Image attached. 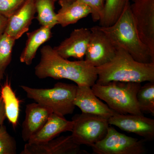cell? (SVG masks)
<instances>
[{
  "instance_id": "14",
  "label": "cell",
  "mask_w": 154,
  "mask_h": 154,
  "mask_svg": "<svg viewBox=\"0 0 154 154\" xmlns=\"http://www.w3.org/2000/svg\"><path fill=\"white\" fill-rule=\"evenodd\" d=\"M36 13L34 0H26L22 6L8 18L4 33L15 40L19 39L29 30Z\"/></svg>"
},
{
  "instance_id": "26",
  "label": "cell",
  "mask_w": 154,
  "mask_h": 154,
  "mask_svg": "<svg viewBox=\"0 0 154 154\" xmlns=\"http://www.w3.org/2000/svg\"><path fill=\"white\" fill-rule=\"evenodd\" d=\"M85 4L91 9L92 19L94 22L99 21L102 18L104 11V0H77Z\"/></svg>"
},
{
  "instance_id": "29",
  "label": "cell",
  "mask_w": 154,
  "mask_h": 154,
  "mask_svg": "<svg viewBox=\"0 0 154 154\" xmlns=\"http://www.w3.org/2000/svg\"><path fill=\"white\" fill-rule=\"evenodd\" d=\"M55 1L56 2H58L60 5L62 4H69V3L73 2L76 0H55Z\"/></svg>"
},
{
  "instance_id": "25",
  "label": "cell",
  "mask_w": 154,
  "mask_h": 154,
  "mask_svg": "<svg viewBox=\"0 0 154 154\" xmlns=\"http://www.w3.org/2000/svg\"><path fill=\"white\" fill-rule=\"evenodd\" d=\"M26 0H0V15L9 18Z\"/></svg>"
},
{
  "instance_id": "3",
  "label": "cell",
  "mask_w": 154,
  "mask_h": 154,
  "mask_svg": "<svg viewBox=\"0 0 154 154\" xmlns=\"http://www.w3.org/2000/svg\"><path fill=\"white\" fill-rule=\"evenodd\" d=\"M99 27L116 47L126 51L135 60L143 63H154V59L139 36L129 2L113 25Z\"/></svg>"
},
{
  "instance_id": "18",
  "label": "cell",
  "mask_w": 154,
  "mask_h": 154,
  "mask_svg": "<svg viewBox=\"0 0 154 154\" xmlns=\"http://www.w3.org/2000/svg\"><path fill=\"white\" fill-rule=\"evenodd\" d=\"M60 9L56 14L58 25L65 27L77 23L80 19L91 14L89 7L76 0L73 2L60 5Z\"/></svg>"
},
{
  "instance_id": "30",
  "label": "cell",
  "mask_w": 154,
  "mask_h": 154,
  "mask_svg": "<svg viewBox=\"0 0 154 154\" xmlns=\"http://www.w3.org/2000/svg\"><path fill=\"white\" fill-rule=\"evenodd\" d=\"M125 2H129V0H125Z\"/></svg>"
},
{
  "instance_id": "11",
  "label": "cell",
  "mask_w": 154,
  "mask_h": 154,
  "mask_svg": "<svg viewBox=\"0 0 154 154\" xmlns=\"http://www.w3.org/2000/svg\"><path fill=\"white\" fill-rule=\"evenodd\" d=\"M74 140L71 135L59 137L42 143H27L20 154H88Z\"/></svg>"
},
{
  "instance_id": "8",
  "label": "cell",
  "mask_w": 154,
  "mask_h": 154,
  "mask_svg": "<svg viewBox=\"0 0 154 154\" xmlns=\"http://www.w3.org/2000/svg\"><path fill=\"white\" fill-rule=\"evenodd\" d=\"M130 8L139 36L154 59V0H132Z\"/></svg>"
},
{
  "instance_id": "6",
  "label": "cell",
  "mask_w": 154,
  "mask_h": 154,
  "mask_svg": "<svg viewBox=\"0 0 154 154\" xmlns=\"http://www.w3.org/2000/svg\"><path fill=\"white\" fill-rule=\"evenodd\" d=\"M72 136L78 144L91 146L104 138L110 124L108 119L96 115L82 113L73 116Z\"/></svg>"
},
{
  "instance_id": "4",
  "label": "cell",
  "mask_w": 154,
  "mask_h": 154,
  "mask_svg": "<svg viewBox=\"0 0 154 154\" xmlns=\"http://www.w3.org/2000/svg\"><path fill=\"white\" fill-rule=\"evenodd\" d=\"M141 83L112 82L105 85L95 84L91 87L94 94L105 101L117 113L143 115L137 100V94Z\"/></svg>"
},
{
  "instance_id": "19",
  "label": "cell",
  "mask_w": 154,
  "mask_h": 154,
  "mask_svg": "<svg viewBox=\"0 0 154 154\" xmlns=\"http://www.w3.org/2000/svg\"><path fill=\"white\" fill-rule=\"evenodd\" d=\"M0 95L5 105L6 118L8 119L13 127L15 128L19 120L20 101L8 80L1 88Z\"/></svg>"
},
{
  "instance_id": "1",
  "label": "cell",
  "mask_w": 154,
  "mask_h": 154,
  "mask_svg": "<svg viewBox=\"0 0 154 154\" xmlns=\"http://www.w3.org/2000/svg\"><path fill=\"white\" fill-rule=\"evenodd\" d=\"M40 54V61L35 67V74L38 79H66L74 82L77 85L91 87L96 84L98 78L96 68L84 60H68L59 55L49 45L42 48Z\"/></svg>"
},
{
  "instance_id": "28",
  "label": "cell",
  "mask_w": 154,
  "mask_h": 154,
  "mask_svg": "<svg viewBox=\"0 0 154 154\" xmlns=\"http://www.w3.org/2000/svg\"><path fill=\"white\" fill-rule=\"evenodd\" d=\"M8 20V18L0 15V36L5 32Z\"/></svg>"
},
{
  "instance_id": "15",
  "label": "cell",
  "mask_w": 154,
  "mask_h": 154,
  "mask_svg": "<svg viewBox=\"0 0 154 154\" xmlns=\"http://www.w3.org/2000/svg\"><path fill=\"white\" fill-rule=\"evenodd\" d=\"M25 119L22 124V137L25 142L41 129L51 113V109L39 103L27 104Z\"/></svg>"
},
{
  "instance_id": "20",
  "label": "cell",
  "mask_w": 154,
  "mask_h": 154,
  "mask_svg": "<svg viewBox=\"0 0 154 154\" xmlns=\"http://www.w3.org/2000/svg\"><path fill=\"white\" fill-rule=\"evenodd\" d=\"M55 0H34L36 19L41 26L52 29L58 25L54 11Z\"/></svg>"
},
{
  "instance_id": "31",
  "label": "cell",
  "mask_w": 154,
  "mask_h": 154,
  "mask_svg": "<svg viewBox=\"0 0 154 154\" xmlns=\"http://www.w3.org/2000/svg\"><path fill=\"white\" fill-rule=\"evenodd\" d=\"M2 125H0V129H1V127H2Z\"/></svg>"
},
{
  "instance_id": "27",
  "label": "cell",
  "mask_w": 154,
  "mask_h": 154,
  "mask_svg": "<svg viewBox=\"0 0 154 154\" xmlns=\"http://www.w3.org/2000/svg\"><path fill=\"white\" fill-rule=\"evenodd\" d=\"M6 118L5 105H4L2 98L0 95V125H3Z\"/></svg>"
},
{
  "instance_id": "12",
  "label": "cell",
  "mask_w": 154,
  "mask_h": 154,
  "mask_svg": "<svg viewBox=\"0 0 154 154\" xmlns=\"http://www.w3.org/2000/svg\"><path fill=\"white\" fill-rule=\"evenodd\" d=\"M91 30L87 28L75 29L69 36L54 49L65 59L73 57L84 60L91 37Z\"/></svg>"
},
{
  "instance_id": "17",
  "label": "cell",
  "mask_w": 154,
  "mask_h": 154,
  "mask_svg": "<svg viewBox=\"0 0 154 154\" xmlns=\"http://www.w3.org/2000/svg\"><path fill=\"white\" fill-rule=\"evenodd\" d=\"M51 30L48 27L41 26L36 30L27 33L25 47L19 58L21 63L28 66L31 64L39 48L52 37Z\"/></svg>"
},
{
  "instance_id": "2",
  "label": "cell",
  "mask_w": 154,
  "mask_h": 154,
  "mask_svg": "<svg viewBox=\"0 0 154 154\" xmlns=\"http://www.w3.org/2000/svg\"><path fill=\"white\" fill-rule=\"evenodd\" d=\"M96 69L98 78L96 84L98 85L112 82H154V63L139 62L120 47L117 48L111 60Z\"/></svg>"
},
{
  "instance_id": "24",
  "label": "cell",
  "mask_w": 154,
  "mask_h": 154,
  "mask_svg": "<svg viewBox=\"0 0 154 154\" xmlns=\"http://www.w3.org/2000/svg\"><path fill=\"white\" fill-rule=\"evenodd\" d=\"M17 145L14 138L2 125L0 129V154H16Z\"/></svg>"
},
{
  "instance_id": "7",
  "label": "cell",
  "mask_w": 154,
  "mask_h": 154,
  "mask_svg": "<svg viewBox=\"0 0 154 154\" xmlns=\"http://www.w3.org/2000/svg\"><path fill=\"white\" fill-rule=\"evenodd\" d=\"M96 154H144L146 153L143 140L128 136L108 127L104 138L92 147Z\"/></svg>"
},
{
  "instance_id": "13",
  "label": "cell",
  "mask_w": 154,
  "mask_h": 154,
  "mask_svg": "<svg viewBox=\"0 0 154 154\" xmlns=\"http://www.w3.org/2000/svg\"><path fill=\"white\" fill-rule=\"evenodd\" d=\"M77 86L74 104L82 113L99 116L109 119L116 112L99 100L91 87L87 85Z\"/></svg>"
},
{
  "instance_id": "16",
  "label": "cell",
  "mask_w": 154,
  "mask_h": 154,
  "mask_svg": "<svg viewBox=\"0 0 154 154\" xmlns=\"http://www.w3.org/2000/svg\"><path fill=\"white\" fill-rule=\"evenodd\" d=\"M73 122L69 121L62 116L53 113L47 122L37 133L33 136L28 143H42L54 138L58 135L67 131L71 132Z\"/></svg>"
},
{
  "instance_id": "23",
  "label": "cell",
  "mask_w": 154,
  "mask_h": 154,
  "mask_svg": "<svg viewBox=\"0 0 154 154\" xmlns=\"http://www.w3.org/2000/svg\"><path fill=\"white\" fill-rule=\"evenodd\" d=\"M16 40L5 33L0 36V84L7 67L12 60V52Z\"/></svg>"
},
{
  "instance_id": "22",
  "label": "cell",
  "mask_w": 154,
  "mask_h": 154,
  "mask_svg": "<svg viewBox=\"0 0 154 154\" xmlns=\"http://www.w3.org/2000/svg\"><path fill=\"white\" fill-rule=\"evenodd\" d=\"M136 98L141 112L154 116V82H148L141 86Z\"/></svg>"
},
{
  "instance_id": "9",
  "label": "cell",
  "mask_w": 154,
  "mask_h": 154,
  "mask_svg": "<svg viewBox=\"0 0 154 154\" xmlns=\"http://www.w3.org/2000/svg\"><path fill=\"white\" fill-rule=\"evenodd\" d=\"M90 30L91 37L84 60L91 66L97 68L111 60L117 48L99 26H94Z\"/></svg>"
},
{
  "instance_id": "5",
  "label": "cell",
  "mask_w": 154,
  "mask_h": 154,
  "mask_svg": "<svg viewBox=\"0 0 154 154\" xmlns=\"http://www.w3.org/2000/svg\"><path fill=\"white\" fill-rule=\"evenodd\" d=\"M29 99L51 109L54 113L64 116L73 113L77 86L58 82L53 88L40 89L20 86Z\"/></svg>"
},
{
  "instance_id": "21",
  "label": "cell",
  "mask_w": 154,
  "mask_h": 154,
  "mask_svg": "<svg viewBox=\"0 0 154 154\" xmlns=\"http://www.w3.org/2000/svg\"><path fill=\"white\" fill-rule=\"evenodd\" d=\"M127 2L125 0H106L103 15L99 20L100 26L108 27L113 25L121 15Z\"/></svg>"
},
{
  "instance_id": "10",
  "label": "cell",
  "mask_w": 154,
  "mask_h": 154,
  "mask_svg": "<svg viewBox=\"0 0 154 154\" xmlns=\"http://www.w3.org/2000/svg\"><path fill=\"white\" fill-rule=\"evenodd\" d=\"M109 124L123 131L142 137L145 140L154 139V120L143 115L116 113L108 119Z\"/></svg>"
}]
</instances>
